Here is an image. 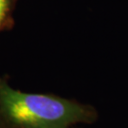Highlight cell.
<instances>
[{
  "label": "cell",
  "mask_w": 128,
  "mask_h": 128,
  "mask_svg": "<svg viewBox=\"0 0 128 128\" xmlns=\"http://www.w3.org/2000/svg\"><path fill=\"white\" fill-rule=\"evenodd\" d=\"M92 106L51 94L14 89L0 78V128H69L97 120Z\"/></svg>",
  "instance_id": "obj_1"
},
{
  "label": "cell",
  "mask_w": 128,
  "mask_h": 128,
  "mask_svg": "<svg viewBox=\"0 0 128 128\" xmlns=\"http://www.w3.org/2000/svg\"><path fill=\"white\" fill-rule=\"evenodd\" d=\"M12 0H0V32L8 25Z\"/></svg>",
  "instance_id": "obj_2"
}]
</instances>
